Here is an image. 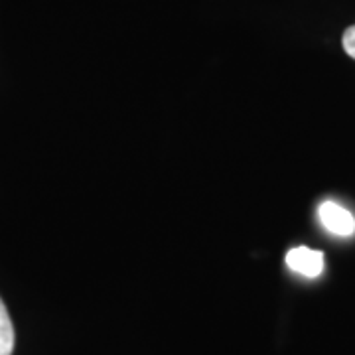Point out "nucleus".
I'll list each match as a JSON object with an SVG mask.
<instances>
[{"mask_svg":"<svg viewBox=\"0 0 355 355\" xmlns=\"http://www.w3.org/2000/svg\"><path fill=\"white\" fill-rule=\"evenodd\" d=\"M318 219L324 227L338 237H349L355 233V219L354 216L342 207L340 203L326 200L320 203L318 207Z\"/></svg>","mask_w":355,"mask_h":355,"instance_id":"obj_1","label":"nucleus"},{"mask_svg":"<svg viewBox=\"0 0 355 355\" xmlns=\"http://www.w3.org/2000/svg\"><path fill=\"white\" fill-rule=\"evenodd\" d=\"M286 265L306 279H316L324 270V253L308 247H294L286 253Z\"/></svg>","mask_w":355,"mask_h":355,"instance_id":"obj_2","label":"nucleus"},{"mask_svg":"<svg viewBox=\"0 0 355 355\" xmlns=\"http://www.w3.org/2000/svg\"><path fill=\"white\" fill-rule=\"evenodd\" d=\"M14 352V326L8 316V310L0 298V355H12Z\"/></svg>","mask_w":355,"mask_h":355,"instance_id":"obj_3","label":"nucleus"},{"mask_svg":"<svg viewBox=\"0 0 355 355\" xmlns=\"http://www.w3.org/2000/svg\"><path fill=\"white\" fill-rule=\"evenodd\" d=\"M342 44H343V50H345V53L355 60V26L347 28V30L343 32Z\"/></svg>","mask_w":355,"mask_h":355,"instance_id":"obj_4","label":"nucleus"}]
</instances>
